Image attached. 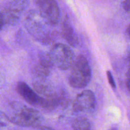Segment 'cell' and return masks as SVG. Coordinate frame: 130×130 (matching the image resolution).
Returning <instances> with one entry per match:
<instances>
[{"label": "cell", "instance_id": "obj_1", "mask_svg": "<svg viewBox=\"0 0 130 130\" xmlns=\"http://www.w3.org/2000/svg\"><path fill=\"white\" fill-rule=\"evenodd\" d=\"M4 114L8 121L23 127L35 128L40 126L43 121V117L38 110L17 102H10Z\"/></svg>", "mask_w": 130, "mask_h": 130}, {"label": "cell", "instance_id": "obj_2", "mask_svg": "<svg viewBox=\"0 0 130 130\" xmlns=\"http://www.w3.org/2000/svg\"><path fill=\"white\" fill-rule=\"evenodd\" d=\"M45 24H46L36 11H30L27 15L25 27L29 33L43 44H49L55 40L57 37V32L46 30V29L44 27Z\"/></svg>", "mask_w": 130, "mask_h": 130}, {"label": "cell", "instance_id": "obj_3", "mask_svg": "<svg viewBox=\"0 0 130 130\" xmlns=\"http://www.w3.org/2000/svg\"><path fill=\"white\" fill-rule=\"evenodd\" d=\"M91 69L87 58L83 55H78L71 68L69 76V83L74 88H83L90 82Z\"/></svg>", "mask_w": 130, "mask_h": 130}, {"label": "cell", "instance_id": "obj_4", "mask_svg": "<svg viewBox=\"0 0 130 130\" xmlns=\"http://www.w3.org/2000/svg\"><path fill=\"white\" fill-rule=\"evenodd\" d=\"M33 89L39 96V105L43 109L52 111L60 107L58 91L46 80H38L32 85Z\"/></svg>", "mask_w": 130, "mask_h": 130}, {"label": "cell", "instance_id": "obj_5", "mask_svg": "<svg viewBox=\"0 0 130 130\" xmlns=\"http://www.w3.org/2000/svg\"><path fill=\"white\" fill-rule=\"evenodd\" d=\"M48 53L54 66L64 71L72 68L76 58L71 47L63 43L55 44Z\"/></svg>", "mask_w": 130, "mask_h": 130}, {"label": "cell", "instance_id": "obj_6", "mask_svg": "<svg viewBox=\"0 0 130 130\" xmlns=\"http://www.w3.org/2000/svg\"><path fill=\"white\" fill-rule=\"evenodd\" d=\"M38 13L50 26H55L60 20V10L56 0H36Z\"/></svg>", "mask_w": 130, "mask_h": 130}, {"label": "cell", "instance_id": "obj_7", "mask_svg": "<svg viewBox=\"0 0 130 130\" xmlns=\"http://www.w3.org/2000/svg\"><path fill=\"white\" fill-rule=\"evenodd\" d=\"M96 99L91 90H85L79 93L72 103V113L89 114L95 110Z\"/></svg>", "mask_w": 130, "mask_h": 130}, {"label": "cell", "instance_id": "obj_8", "mask_svg": "<svg viewBox=\"0 0 130 130\" xmlns=\"http://www.w3.org/2000/svg\"><path fill=\"white\" fill-rule=\"evenodd\" d=\"M17 91L26 102L33 106L39 105V96L34 89H32L26 83L20 81L17 85Z\"/></svg>", "mask_w": 130, "mask_h": 130}, {"label": "cell", "instance_id": "obj_9", "mask_svg": "<svg viewBox=\"0 0 130 130\" xmlns=\"http://www.w3.org/2000/svg\"><path fill=\"white\" fill-rule=\"evenodd\" d=\"M62 36L67 44L71 47H76L79 44V39L74 29L67 16L64 18L62 23Z\"/></svg>", "mask_w": 130, "mask_h": 130}, {"label": "cell", "instance_id": "obj_10", "mask_svg": "<svg viewBox=\"0 0 130 130\" xmlns=\"http://www.w3.org/2000/svg\"><path fill=\"white\" fill-rule=\"evenodd\" d=\"M21 13L6 7H3L1 11V29L5 26L14 25L18 23Z\"/></svg>", "mask_w": 130, "mask_h": 130}, {"label": "cell", "instance_id": "obj_11", "mask_svg": "<svg viewBox=\"0 0 130 130\" xmlns=\"http://www.w3.org/2000/svg\"><path fill=\"white\" fill-rule=\"evenodd\" d=\"M29 5V0H6L4 7L22 13Z\"/></svg>", "mask_w": 130, "mask_h": 130}, {"label": "cell", "instance_id": "obj_12", "mask_svg": "<svg viewBox=\"0 0 130 130\" xmlns=\"http://www.w3.org/2000/svg\"><path fill=\"white\" fill-rule=\"evenodd\" d=\"M72 128L73 130H90L91 124L86 118L79 117L72 122Z\"/></svg>", "mask_w": 130, "mask_h": 130}, {"label": "cell", "instance_id": "obj_13", "mask_svg": "<svg viewBox=\"0 0 130 130\" xmlns=\"http://www.w3.org/2000/svg\"><path fill=\"white\" fill-rule=\"evenodd\" d=\"M50 70L48 68L43 67V66L38 63L34 66L33 69V74L38 79V80H46V78L50 74Z\"/></svg>", "mask_w": 130, "mask_h": 130}, {"label": "cell", "instance_id": "obj_14", "mask_svg": "<svg viewBox=\"0 0 130 130\" xmlns=\"http://www.w3.org/2000/svg\"><path fill=\"white\" fill-rule=\"evenodd\" d=\"M38 60H39L38 63H40L41 66L46 67V68L52 69V67L54 66V64H53L48 53L41 52L38 56Z\"/></svg>", "mask_w": 130, "mask_h": 130}, {"label": "cell", "instance_id": "obj_15", "mask_svg": "<svg viewBox=\"0 0 130 130\" xmlns=\"http://www.w3.org/2000/svg\"><path fill=\"white\" fill-rule=\"evenodd\" d=\"M58 95H59L60 107L62 109H66L68 107L71 99L65 90L60 89L58 90Z\"/></svg>", "mask_w": 130, "mask_h": 130}, {"label": "cell", "instance_id": "obj_16", "mask_svg": "<svg viewBox=\"0 0 130 130\" xmlns=\"http://www.w3.org/2000/svg\"><path fill=\"white\" fill-rule=\"evenodd\" d=\"M107 77L108 81H109V84L111 86V87L114 90L116 89V85L115 81H114V77H113L112 74V72L110 71H108L107 72Z\"/></svg>", "mask_w": 130, "mask_h": 130}, {"label": "cell", "instance_id": "obj_17", "mask_svg": "<svg viewBox=\"0 0 130 130\" xmlns=\"http://www.w3.org/2000/svg\"><path fill=\"white\" fill-rule=\"evenodd\" d=\"M122 6L127 13L130 14V0H124L122 3Z\"/></svg>", "mask_w": 130, "mask_h": 130}, {"label": "cell", "instance_id": "obj_18", "mask_svg": "<svg viewBox=\"0 0 130 130\" xmlns=\"http://www.w3.org/2000/svg\"><path fill=\"white\" fill-rule=\"evenodd\" d=\"M126 77H127L126 87L128 91L130 92V68H128V71H127Z\"/></svg>", "mask_w": 130, "mask_h": 130}, {"label": "cell", "instance_id": "obj_19", "mask_svg": "<svg viewBox=\"0 0 130 130\" xmlns=\"http://www.w3.org/2000/svg\"><path fill=\"white\" fill-rule=\"evenodd\" d=\"M32 130H54L52 129V128H50V127L45 126H38L35 127L34 128V129Z\"/></svg>", "mask_w": 130, "mask_h": 130}, {"label": "cell", "instance_id": "obj_20", "mask_svg": "<svg viewBox=\"0 0 130 130\" xmlns=\"http://www.w3.org/2000/svg\"><path fill=\"white\" fill-rule=\"evenodd\" d=\"M126 34L128 38H129V39H130V24L128 25V27L126 29Z\"/></svg>", "mask_w": 130, "mask_h": 130}, {"label": "cell", "instance_id": "obj_21", "mask_svg": "<svg viewBox=\"0 0 130 130\" xmlns=\"http://www.w3.org/2000/svg\"><path fill=\"white\" fill-rule=\"evenodd\" d=\"M109 130H118V129H117L116 128H112V129H110Z\"/></svg>", "mask_w": 130, "mask_h": 130}]
</instances>
